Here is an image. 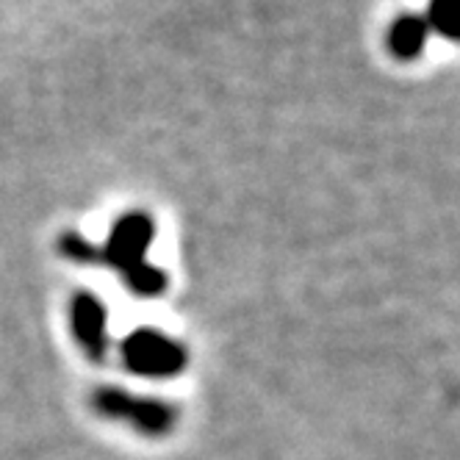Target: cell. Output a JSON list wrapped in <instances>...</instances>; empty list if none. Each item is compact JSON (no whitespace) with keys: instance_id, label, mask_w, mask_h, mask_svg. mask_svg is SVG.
<instances>
[{"instance_id":"6da1fadb","label":"cell","mask_w":460,"mask_h":460,"mask_svg":"<svg viewBox=\"0 0 460 460\" xmlns=\"http://www.w3.org/2000/svg\"><path fill=\"white\" fill-rule=\"evenodd\" d=\"M92 408L97 416L125 424L145 438H164L175 430L178 411L167 400L145 397L119 385H101L92 391Z\"/></svg>"},{"instance_id":"7a4b0ae2","label":"cell","mask_w":460,"mask_h":460,"mask_svg":"<svg viewBox=\"0 0 460 460\" xmlns=\"http://www.w3.org/2000/svg\"><path fill=\"white\" fill-rule=\"evenodd\" d=\"M119 360L137 377L170 380L189 367V352L178 339L158 327H137L119 341Z\"/></svg>"},{"instance_id":"ba28073f","label":"cell","mask_w":460,"mask_h":460,"mask_svg":"<svg viewBox=\"0 0 460 460\" xmlns=\"http://www.w3.org/2000/svg\"><path fill=\"white\" fill-rule=\"evenodd\" d=\"M56 247H58V255L73 261V264H86V267L101 264V250H97V244H92L86 236H81L78 230H64V234L56 239Z\"/></svg>"},{"instance_id":"5b68a950","label":"cell","mask_w":460,"mask_h":460,"mask_svg":"<svg viewBox=\"0 0 460 460\" xmlns=\"http://www.w3.org/2000/svg\"><path fill=\"white\" fill-rule=\"evenodd\" d=\"M427 37H430V28H427L424 17L419 14H402L391 22L388 28V50L394 58L400 61H413L424 53Z\"/></svg>"},{"instance_id":"277c9868","label":"cell","mask_w":460,"mask_h":460,"mask_svg":"<svg viewBox=\"0 0 460 460\" xmlns=\"http://www.w3.org/2000/svg\"><path fill=\"white\" fill-rule=\"evenodd\" d=\"M70 331L78 349L92 360L103 364L111 339H109V311L103 300L92 291H75L70 300Z\"/></svg>"},{"instance_id":"52a82bcc","label":"cell","mask_w":460,"mask_h":460,"mask_svg":"<svg viewBox=\"0 0 460 460\" xmlns=\"http://www.w3.org/2000/svg\"><path fill=\"white\" fill-rule=\"evenodd\" d=\"M424 22L430 31H436L438 37L455 42L460 34V0H430Z\"/></svg>"},{"instance_id":"3957f363","label":"cell","mask_w":460,"mask_h":460,"mask_svg":"<svg viewBox=\"0 0 460 460\" xmlns=\"http://www.w3.org/2000/svg\"><path fill=\"white\" fill-rule=\"evenodd\" d=\"M153 239H155V219L147 211H128L111 225L106 242L97 244L101 264L122 278L125 272L145 264Z\"/></svg>"},{"instance_id":"8992f818","label":"cell","mask_w":460,"mask_h":460,"mask_svg":"<svg viewBox=\"0 0 460 460\" xmlns=\"http://www.w3.org/2000/svg\"><path fill=\"white\" fill-rule=\"evenodd\" d=\"M122 286L134 294V297H142V300H155L161 297L164 291H167L170 286V278L167 272H164L161 267H155L153 261H145V264H139L137 270L125 272L122 278Z\"/></svg>"}]
</instances>
